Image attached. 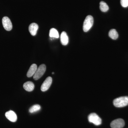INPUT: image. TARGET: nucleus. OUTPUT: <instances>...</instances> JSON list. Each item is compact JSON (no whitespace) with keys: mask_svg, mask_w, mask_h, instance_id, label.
<instances>
[{"mask_svg":"<svg viewBox=\"0 0 128 128\" xmlns=\"http://www.w3.org/2000/svg\"><path fill=\"white\" fill-rule=\"evenodd\" d=\"M2 24L5 30L10 31L12 29V24L10 20L7 16L4 17L2 19Z\"/></svg>","mask_w":128,"mask_h":128,"instance_id":"423d86ee","label":"nucleus"},{"mask_svg":"<svg viewBox=\"0 0 128 128\" xmlns=\"http://www.w3.org/2000/svg\"><path fill=\"white\" fill-rule=\"evenodd\" d=\"M52 80L50 76L46 78V80L42 83L41 87V90L42 92H45L49 89L52 84Z\"/></svg>","mask_w":128,"mask_h":128,"instance_id":"0eeeda50","label":"nucleus"},{"mask_svg":"<svg viewBox=\"0 0 128 128\" xmlns=\"http://www.w3.org/2000/svg\"><path fill=\"white\" fill-rule=\"evenodd\" d=\"M114 105L116 107L122 108L128 105V96H121L114 100Z\"/></svg>","mask_w":128,"mask_h":128,"instance_id":"f257e3e1","label":"nucleus"},{"mask_svg":"<svg viewBox=\"0 0 128 128\" xmlns=\"http://www.w3.org/2000/svg\"><path fill=\"white\" fill-rule=\"evenodd\" d=\"M46 70V66L44 64H42L37 69L36 71L33 76L34 80H38L41 78L45 72Z\"/></svg>","mask_w":128,"mask_h":128,"instance_id":"20e7f679","label":"nucleus"},{"mask_svg":"<svg viewBox=\"0 0 128 128\" xmlns=\"http://www.w3.org/2000/svg\"><path fill=\"white\" fill-rule=\"evenodd\" d=\"M100 9L103 12H107L109 9V7L106 2L104 1H101L100 3Z\"/></svg>","mask_w":128,"mask_h":128,"instance_id":"2eb2a0df","label":"nucleus"},{"mask_svg":"<svg viewBox=\"0 0 128 128\" xmlns=\"http://www.w3.org/2000/svg\"><path fill=\"white\" fill-rule=\"evenodd\" d=\"M52 74H54V72H52Z\"/></svg>","mask_w":128,"mask_h":128,"instance_id":"a211bd4d","label":"nucleus"},{"mask_svg":"<svg viewBox=\"0 0 128 128\" xmlns=\"http://www.w3.org/2000/svg\"><path fill=\"white\" fill-rule=\"evenodd\" d=\"M108 36L112 39L116 40L118 38V34L116 30L114 29H112L109 31Z\"/></svg>","mask_w":128,"mask_h":128,"instance_id":"ddd939ff","label":"nucleus"},{"mask_svg":"<svg viewBox=\"0 0 128 128\" xmlns=\"http://www.w3.org/2000/svg\"><path fill=\"white\" fill-rule=\"evenodd\" d=\"M120 2L122 7L126 8L128 6V0H121Z\"/></svg>","mask_w":128,"mask_h":128,"instance_id":"f3484780","label":"nucleus"},{"mask_svg":"<svg viewBox=\"0 0 128 128\" xmlns=\"http://www.w3.org/2000/svg\"><path fill=\"white\" fill-rule=\"evenodd\" d=\"M5 116L8 119L12 122H16L17 120V117L16 113L12 110L6 112Z\"/></svg>","mask_w":128,"mask_h":128,"instance_id":"6e6552de","label":"nucleus"},{"mask_svg":"<svg viewBox=\"0 0 128 128\" xmlns=\"http://www.w3.org/2000/svg\"><path fill=\"white\" fill-rule=\"evenodd\" d=\"M50 38H58L59 37L58 32L56 29L54 28H52L50 31Z\"/></svg>","mask_w":128,"mask_h":128,"instance_id":"4468645a","label":"nucleus"},{"mask_svg":"<svg viewBox=\"0 0 128 128\" xmlns=\"http://www.w3.org/2000/svg\"><path fill=\"white\" fill-rule=\"evenodd\" d=\"M94 19L92 16H88L85 18L83 25V31L85 32L89 31L93 25Z\"/></svg>","mask_w":128,"mask_h":128,"instance_id":"f03ea898","label":"nucleus"},{"mask_svg":"<svg viewBox=\"0 0 128 128\" xmlns=\"http://www.w3.org/2000/svg\"><path fill=\"white\" fill-rule=\"evenodd\" d=\"M34 84L32 82L28 81L25 82L23 85V88L28 92H32L34 89Z\"/></svg>","mask_w":128,"mask_h":128,"instance_id":"f8f14e48","label":"nucleus"},{"mask_svg":"<svg viewBox=\"0 0 128 128\" xmlns=\"http://www.w3.org/2000/svg\"><path fill=\"white\" fill-rule=\"evenodd\" d=\"M125 124L124 121L121 118L112 121L110 124V126L112 128H122Z\"/></svg>","mask_w":128,"mask_h":128,"instance_id":"39448f33","label":"nucleus"},{"mask_svg":"<svg viewBox=\"0 0 128 128\" xmlns=\"http://www.w3.org/2000/svg\"><path fill=\"white\" fill-rule=\"evenodd\" d=\"M37 68H38L36 64H32L27 73V76L28 77H31L34 76L36 71Z\"/></svg>","mask_w":128,"mask_h":128,"instance_id":"9b49d317","label":"nucleus"},{"mask_svg":"<svg viewBox=\"0 0 128 128\" xmlns=\"http://www.w3.org/2000/svg\"><path fill=\"white\" fill-rule=\"evenodd\" d=\"M41 109V106L39 105H35L32 106L30 108L29 110V112L31 113L36 112Z\"/></svg>","mask_w":128,"mask_h":128,"instance_id":"dca6fc26","label":"nucleus"},{"mask_svg":"<svg viewBox=\"0 0 128 128\" xmlns=\"http://www.w3.org/2000/svg\"><path fill=\"white\" fill-rule=\"evenodd\" d=\"M88 121L90 122L93 123L96 126L100 125L102 124V119L98 114L92 113L90 114L88 117Z\"/></svg>","mask_w":128,"mask_h":128,"instance_id":"7ed1b4c3","label":"nucleus"},{"mask_svg":"<svg viewBox=\"0 0 128 128\" xmlns=\"http://www.w3.org/2000/svg\"><path fill=\"white\" fill-rule=\"evenodd\" d=\"M60 40L62 45L65 46L68 44L69 41L68 37L67 36L66 32H62L60 34Z\"/></svg>","mask_w":128,"mask_h":128,"instance_id":"9d476101","label":"nucleus"},{"mask_svg":"<svg viewBox=\"0 0 128 128\" xmlns=\"http://www.w3.org/2000/svg\"><path fill=\"white\" fill-rule=\"evenodd\" d=\"M38 28V26L37 24L32 23L29 26L28 30L30 34L32 36H35L36 34Z\"/></svg>","mask_w":128,"mask_h":128,"instance_id":"1a4fd4ad","label":"nucleus"}]
</instances>
